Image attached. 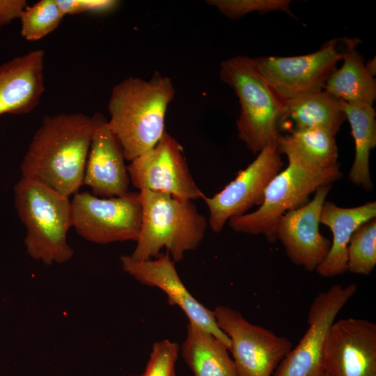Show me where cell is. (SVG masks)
<instances>
[{
	"instance_id": "21",
	"label": "cell",
	"mask_w": 376,
	"mask_h": 376,
	"mask_svg": "<svg viewBox=\"0 0 376 376\" xmlns=\"http://www.w3.org/2000/svg\"><path fill=\"white\" fill-rule=\"evenodd\" d=\"M335 136L322 128L293 130L276 139L279 154L313 169H326L338 164Z\"/></svg>"
},
{
	"instance_id": "15",
	"label": "cell",
	"mask_w": 376,
	"mask_h": 376,
	"mask_svg": "<svg viewBox=\"0 0 376 376\" xmlns=\"http://www.w3.org/2000/svg\"><path fill=\"white\" fill-rule=\"evenodd\" d=\"M123 269L140 283L164 291L171 305L178 306L189 322L213 334L228 350L229 338L219 329L213 311L204 306L189 292L181 281L169 252L159 253L155 259L136 260L130 255L120 256Z\"/></svg>"
},
{
	"instance_id": "20",
	"label": "cell",
	"mask_w": 376,
	"mask_h": 376,
	"mask_svg": "<svg viewBox=\"0 0 376 376\" xmlns=\"http://www.w3.org/2000/svg\"><path fill=\"white\" fill-rule=\"evenodd\" d=\"M181 354L192 376H238L228 348L213 334L189 322Z\"/></svg>"
},
{
	"instance_id": "23",
	"label": "cell",
	"mask_w": 376,
	"mask_h": 376,
	"mask_svg": "<svg viewBox=\"0 0 376 376\" xmlns=\"http://www.w3.org/2000/svg\"><path fill=\"white\" fill-rule=\"evenodd\" d=\"M354 140L355 156L349 173L350 180L366 191L373 189L369 156L376 146L375 111L373 104L347 103L340 100Z\"/></svg>"
},
{
	"instance_id": "12",
	"label": "cell",
	"mask_w": 376,
	"mask_h": 376,
	"mask_svg": "<svg viewBox=\"0 0 376 376\" xmlns=\"http://www.w3.org/2000/svg\"><path fill=\"white\" fill-rule=\"evenodd\" d=\"M130 183L138 189L162 192L185 200L205 196L196 184L183 154V148L165 132L151 149L127 166Z\"/></svg>"
},
{
	"instance_id": "19",
	"label": "cell",
	"mask_w": 376,
	"mask_h": 376,
	"mask_svg": "<svg viewBox=\"0 0 376 376\" xmlns=\"http://www.w3.org/2000/svg\"><path fill=\"white\" fill-rule=\"evenodd\" d=\"M343 64L331 75L323 90L347 103L373 104L376 98V81L366 70L357 49L361 41L343 38Z\"/></svg>"
},
{
	"instance_id": "4",
	"label": "cell",
	"mask_w": 376,
	"mask_h": 376,
	"mask_svg": "<svg viewBox=\"0 0 376 376\" xmlns=\"http://www.w3.org/2000/svg\"><path fill=\"white\" fill-rule=\"evenodd\" d=\"M14 205L26 228L27 253L47 265L63 263L73 256L67 242L72 227L70 197L46 185L22 177L14 187Z\"/></svg>"
},
{
	"instance_id": "17",
	"label": "cell",
	"mask_w": 376,
	"mask_h": 376,
	"mask_svg": "<svg viewBox=\"0 0 376 376\" xmlns=\"http://www.w3.org/2000/svg\"><path fill=\"white\" fill-rule=\"evenodd\" d=\"M125 159L123 149L105 119L92 137L83 185L102 198L127 195L130 180Z\"/></svg>"
},
{
	"instance_id": "7",
	"label": "cell",
	"mask_w": 376,
	"mask_h": 376,
	"mask_svg": "<svg viewBox=\"0 0 376 376\" xmlns=\"http://www.w3.org/2000/svg\"><path fill=\"white\" fill-rule=\"evenodd\" d=\"M71 204L72 227L85 240L102 244L136 242L142 217L139 192L99 198L85 191L74 194Z\"/></svg>"
},
{
	"instance_id": "28",
	"label": "cell",
	"mask_w": 376,
	"mask_h": 376,
	"mask_svg": "<svg viewBox=\"0 0 376 376\" xmlns=\"http://www.w3.org/2000/svg\"><path fill=\"white\" fill-rule=\"evenodd\" d=\"M56 3L66 15H78L84 13H105L118 4L115 0H56Z\"/></svg>"
},
{
	"instance_id": "1",
	"label": "cell",
	"mask_w": 376,
	"mask_h": 376,
	"mask_svg": "<svg viewBox=\"0 0 376 376\" xmlns=\"http://www.w3.org/2000/svg\"><path fill=\"white\" fill-rule=\"evenodd\" d=\"M105 119L100 113L45 116L21 162L22 177L38 180L68 197L78 193L92 137Z\"/></svg>"
},
{
	"instance_id": "26",
	"label": "cell",
	"mask_w": 376,
	"mask_h": 376,
	"mask_svg": "<svg viewBox=\"0 0 376 376\" xmlns=\"http://www.w3.org/2000/svg\"><path fill=\"white\" fill-rule=\"evenodd\" d=\"M207 4L217 8L224 15L237 19L253 12L280 10L293 16L289 0H210Z\"/></svg>"
},
{
	"instance_id": "5",
	"label": "cell",
	"mask_w": 376,
	"mask_h": 376,
	"mask_svg": "<svg viewBox=\"0 0 376 376\" xmlns=\"http://www.w3.org/2000/svg\"><path fill=\"white\" fill-rule=\"evenodd\" d=\"M219 77L235 91L240 104L239 139L255 155L280 135L283 102L258 70L253 58L236 56L221 63Z\"/></svg>"
},
{
	"instance_id": "6",
	"label": "cell",
	"mask_w": 376,
	"mask_h": 376,
	"mask_svg": "<svg viewBox=\"0 0 376 376\" xmlns=\"http://www.w3.org/2000/svg\"><path fill=\"white\" fill-rule=\"evenodd\" d=\"M269 183L258 208L229 220L230 228L239 233L263 235L270 243L276 241L279 219L287 212L306 203L320 187L332 185L342 177L339 164L313 169L291 159Z\"/></svg>"
},
{
	"instance_id": "2",
	"label": "cell",
	"mask_w": 376,
	"mask_h": 376,
	"mask_svg": "<svg viewBox=\"0 0 376 376\" xmlns=\"http://www.w3.org/2000/svg\"><path fill=\"white\" fill-rule=\"evenodd\" d=\"M175 93L172 80L159 72L149 80L129 77L113 87L107 125L126 160L153 148L166 132V113Z\"/></svg>"
},
{
	"instance_id": "14",
	"label": "cell",
	"mask_w": 376,
	"mask_h": 376,
	"mask_svg": "<svg viewBox=\"0 0 376 376\" xmlns=\"http://www.w3.org/2000/svg\"><path fill=\"white\" fill-rule=\"evenodd\" d=\"M331 187H320L311 200L285 213L276 225V240L281 242L287 256L308 272L316 269L331 246V241L320 231V219L322 205Z\"/></svg>"
},
{
	"instance_id": "30",
	"label": "cell",
	"mask_w": 376,
	"mask_h": 376,
	"mask_svg": "<svg viewBox=\"0 0 376 376\" xmlns=\"http://www.w3.org/2000/svg\"><path fill=\"white\" fill-rule=\"evenodd\" d=\"M366 68L368 72L374 77L376 72V63L375 58L370 60L366 64H365Z\"/></svg>"
},
{
	"instance_id": "22",
	"label": "cell",
	"mask_w": 376,
	"mask_h": 376,
	"mask_svg": "<svg viewBox=\"0 0 376 376\" xmlns=\"http://www.w3.org/2000/svg\"><path fill=\"white\" fill-rule=\"evenodd\" d=\"M287 119L295 122L294 130L322 128L336 135L346 117L340 100L322 90L283 102L281 122Z\"/></svg>"
},
{
	"instance_id": "3",
	"label": "cell",
	"mask_w": 376,
	"mask_h": 376,
	"mask_svg": "<svg viewBox=\"0 0 376 376\" xmlns=\"http://www.w3.org/2000/svg\"><path fill=\"white\" fill-rule=\"evenodd\" d=\"M142 217L136 247L130 256L136 260L157 257L166 248L175 262L195 250L205 237L208 221L193 201L140 190Z\"/></svg>"
},
{
	"instance_id": "18",
	"label": "cell",
	"mask_w": 376,
	"mask_h": 376,
	"mask_svg": "<svg viewBox=\"0 0 376 376\" xmlns=\"http://www.w3.org/2000/svg\"><path fill=\"white\" fill-rule=\"evenodd\" d=\"M374 218H376L375 201L354 207H342L325 201L321 209L320 222L330 228L333 237L327 255L315 271L324 277L347 272L350 238L361 225Z\"/></svg>"
},
{
	"instance_id": "8",
	"label": "cell",
	"mask_w": 376,
	"mask_h": 376,
	"mask_svg": "<svg viewBox=\"0 0 376 376\" xmlns=\"http://www.w3.org/2000/svg\"><path fill=\"white\" fill-rule=\"evenodd\" d=\"M213 312L218 327L230 339L238 376H273L292 350V342L249 322L231 307L217 306Z\"/></svg>"
},
{
	"instance_id": "27",
	"label": "cell",
	"mask_w": 376,
	"mask_h": 376,
	"mask_svg": "<svg viewBox=\"0 0 376 376\" xmlns=\"http://www.w3.org/2000/svg\"><path fill=\"white\" fill-rule=\"evenodd\" d=\"M179 349L178 343L168 339L155 343L141 376H175Z\"/></svg>"
},
{
	"instance_id": "9",
	"label": "cell",
	"mask_w": 376,
	"mask_h": 376,
	"mask_svg": "<svg viewBox=\"0 0 376 376\" xmlns=\"http://www.w3.org/2000/svg\"><path fill=\"white\" fill-rule=\"evenodd\" d=\"M357 291L354 283L335 284L318 293L308 313V327L297 345L285 356L273 376H322L324 350L335 319Z\"/></svg>"
},
{
	"instance_id": "29",
	"label": "cell",
	"mask_w": 376,
	"mask_h": 376,
	"mask_svg": "<svg viewBox=\"0 0 376 376\" xmlns=\"http://www.w3.org/2000/svg\"><path fill=\"white\" fill-rule=\"evenodd\" d=\"M28 6L25 0H0V30L15 19Z\"/></svg>"
},
{
	"instance_id": "13",
	"label": "cell",
	"mask_w": 376,
	"mask_h": 376,
	"mask_svg": "<svg viewBox=\"0 0 376 376\" xmlns=\"http://www.w3.org/2000/svg\"><path fill=\"white\" fill-rule=\"evenodd\" d=\"M329 376H376V324L348 318L335 321L324 350Z\"/></svg>"
},
{
	"instance_id": "24",
	"label": "cell",
	"mask_w": 376,
	"mask_h": 376,
	"mask_svg": "<svg viewBox=\"0 0 376 376\" xmlns=\"http://www.w3.org/2000/svg\"><path fill=\"white\" fill-rule=\"evenodd\" d=\"M376 266V218L361 225L347 246V272L369 275Z\"/></svg>"
},
{
	"instance_id": "25",
	"label": "cell",
	"mask_w": 376,
	"mask_h": 376,
	"mask_svg": "<svg viewBox=\"0 0 376 376\" xmlns=\"http://www.w3.org/2000/svg\"><path fill=\"white\" fill-rule=\"evenodd\" d=\"M65 15L56 0H40L22 12L21 35L26 40H38L52 31L60 24Z\"/></svg>"
},
{
	"instance_id": "16",
	"label": "cell",
	"mask_w": 376,
	"mask_h": 376,
	"mask_svg": "<svg viewBox=\"0 0 376 376\" xmlns=\"http://www.w3.org/2000/svg\"><path fill=\"white\" fill-rule=\"evenodd\" d=\"M45 52L35 49L0 65V116L26 114L45 91Z\"/></svg>"
},
{
	"instance_id": "10",
	"label": "cell",
	"mask_w": 376,
	"mask_h": 376,
	"mask_svg": "<svg viewBox=\"0 0 376 376\" xmlns=\"http://www.w3.org/2000/svg\"><path fill=\"white\" fill-rule=\"evenodd\" d=\"M337 39L325 42L318 50L295 56L253 58L254 63L271 88L282 101L323 90L342 60Z\"/></svg>"
},
{
	"instance_id": "11",
	"label": "cell",
	"mask_w": 376,
	"mask_h": 376,
	"mask_svg": "<svg viewBox=\"0 0 376 376\" xmlns=\"http://www.w3.org/2000/svg\"><path fill=\"white\" fill-rule=\"evenodd\" d=\"M283 166L276 140L272 141L220 191L211 197L205 196L211 229L219 233L227 221L247 213L254 205L260 206L267 185Z\"/></svg>"
},
{
	"instance_id": "31",
	"label": "cell",
	"mask_w": 376,
	"mask_h": 376,
	"mask_svg": "<svg viewBox=\"0 0 376 376\" xmlns=\"http://www.w3.org/2000/svg\"><path fill=\"white\" fill-rule=\"evenodd\" d=\"M322 376H329V375L324 373V374Z\"/></svg>"
}]
</instances>
